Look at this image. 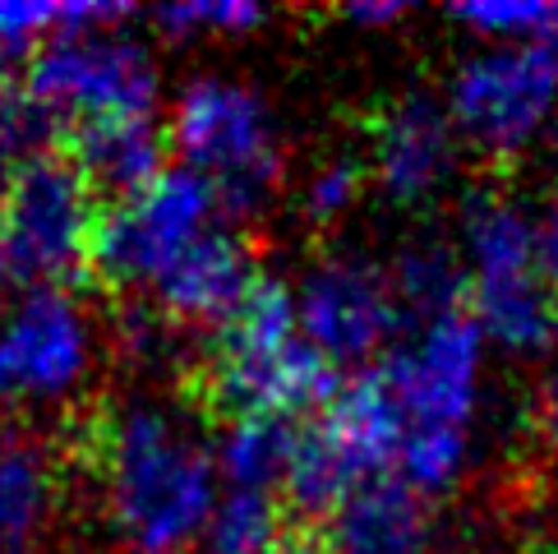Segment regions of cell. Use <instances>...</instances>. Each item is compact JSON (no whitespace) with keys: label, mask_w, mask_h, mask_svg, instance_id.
<instances>
[{"label":"cell","mask_w":558,"mask_h":554,"mask_svg":"<svg viewBox=\"0 0 558 554\" xmlns=\"http://www.w3.org/2000/svg\"><path fill=\"white\" fill-rule=\"evenodd\" d=\"M295 320L337 374L374 370L407 333L388 264L361 250H324L295 273Z\"/></svg>","instance_id":"cell-10"},{"label":"cell","mask_w":558,"mask_h":554,"mask_svg":"<svg viewBox=\"0 0 558 554\" xmlns=\"http://www.w3.org/2000/svg\"><path fill=\"white\" fill-rule=\"evenodd\" d=\"M535 47H541V51L549 56V65H554V74H558V10H554V24L545 28V37H541ZM554 148H558V130H554Z\"/></svg>","instance_id":"cell-28"},{"label":"cell","mask_w":558,"mask_h":554,"mask_svg":"<svg viewBox=\"0 0 558 554\" xmlns=\"http://www.w3.org/2000/svg\"><path fill=\"white\" fill-rule=\"evenodd\" d=\"M93 185L74 157L47 153L0 190V245L19 287L61 282L84 260H93L97 204Z\"/></svg>","instance_id":"cell-11"},{"label":"cell","mask_w":558,"mask_h":554,"mask_svg":"<svg viewBox=\"0 0 558 554\" xmlns=\"http://www.w3.org/2000/svg\"><path fill=\"white\" fill-rule=\"evenodd\" d=\"M222 222H231L222 194L204 176L171 167L162 181L116 200L97 217L88 264L121 291H157V282Z\"/></svg>","instance_id":"cell-9"},{"label":"cell","mask_w":558,"mask_h":554,"mask_svg":"<svg viewBox=\"0 0 558 554\" xmlns=\"http://www.w3.org/2000/svg\"><path fill=\"white\" fill-rule=\"evenodd\" d=\"M125 5H93V0H0V61H33L56 37L125 24Z\"/></svg>","instance_id":"cell-19"},{"label":"cell","mask_w":558,"mask_h":554,"mask_svg":"<svg viewBox=\"0 0 558 554\" xmlns=\"http://www.w3.org/2000/svg\"><path fill=\"white\" fill-rule=\"evenodd\" d=\"M444 107L471 157L522 162L554 144L558 74L541 47H475L448 74Z\"/></svg>","instance_id":"cell-8"},{"label":"cell","mask_w":558,"mask_h":554,"mask_svg":"<svg viewBox=\"0 0 558 554\" xmlns=\"http://www.w3.org/2000/svg\"><path fill=\"white\" fill-rule=\"evenodd\" d=\"M51 116L28 97V88L0 84V190L24 167L43 162L51 144Z\"/></svg>","instance_id":"cell-23"},{"label":"cell","mask_w":558,"mask_h":554,"mask_svg":"<svg viewBox=\"0 0 558 554\" xmlns=\"http://www.w3.org/2000/svg\"><path fill=\"white\" fill-rule=\"evenodd\" d=\"M264 24H268V10L250 5V0H175V5L153 10L157 37H167L175 47L235 43V37H250Z\"/></svg>","instance_id":"cell-21"},{"label":"cell","mask_w":558,"mask_h":554,"mask_svg":"<svg viewBox=\"0 0 558 554\" xmlns=\"http://www.w3.org/2000/svg\"><path fill=\"white\" fill-rule=\"evenodd\" d=\"M324 554H444V527L434 504L402 481L378 477L324 522Z\"/></svg>","instance_id":"cell-14"},{"label":"cell","mask_w":558,"mask_h":554,"mask_svg":"<svg viewBox=\"0 0 558 554\" xmlns=\"http://www.w3.org/2000/svg\"><path fill=\"white\" fill-rule=\"evenodd\" d=\"M535 241H541V264L549 273V282L558 287V181L535 204Z\"/></svg>","instance_id":"cell-26"},{"label":"cell","mask_w":558,"mask_h":554,"mask_svg":"<svg viewBox=\"0 0 558 554\" xmlns=\"http://www.w3.org/2000/svg\"><path fill=\"white\" fill-rule=\"evenodd\" d=\"M93 494L116 554H198L222 499L213 439L157 393L116 398L93 430Z\"/></svg>","instance_id":"cell-1"},{"label":"cell","mask_w":558,"mask_h":554,"mask_svg":"<svg viewBox=\"0 0 558 554\" xmlns=\"http://www.w3.org/2000/svg\"><path fill=\"white\" fill-rule=\"evenodd\" d=\"M268 273L258 268V254L245 241V231L235 222H222L157 282L153 301H157V314H167L171 324L217 333L250 301V291Z\"/></svg>","instance_id":"cell-13"},{"label":"cell","mask_w":558,"mask_h":554,"mask_svg":"<svg viewBox=\"0 0 558 554\" xmlns=\"http://www.w3.org/2000/svg\"><path fill=\"white\" fill-rule=\"evenodd\" d=\"M558 0H466L452 5L448 19L475 47H535L554 24Z\"/></svg>","instance_id":"cell-22"},{"label":"cell","mask_w":558,"mask_h":554,"mask_svg":"<svg viewBox=\"0 0 558 554\" xmlns=\"http://www.w3.org/2000/svg\"><path fill=\"white\" fill-rule=\"evenodd\" d=\"M5 287H19V282H14V268L5 260V245H0V291H5Z\"/></svg>","instance_id":"cell-29"},{"label":"cell","mask_w":558,"mask_h":554,"mask_svg":"<svg viewBox=\"0 0 558 554\" xmlns=\"http://www.w3.org/2000/svg\"><path fill=\"white\" fill-rule=\"evenodd\" d=\"M65 518V467L37 434H0V554H47Z\"/></svg>","instance_id":"cell-15"},{"label":"cell","mask_w":558,"mask_h":554,"mask_svg":"<svg viewBox=\"0 0 558 554\" xmlns=\"http://www.w3.org/2000/svg\"><path fill=\"white\" fill-rule=\"evenodd\" d=\"M489 356L494 347L462 310L407 328L374 365L402 421L392 481L429 504L462 490L475 467V425L485 416Z\"/></svg>","instance_id":"cell-2"},{"label":"cell","mask_w":558,"mask_h":554,"mask_svg":"<svg viewBox=\"0 0 558 554\" xmlns=\"http://www.w3.org/2000/svg\"><path fill=\"white\" fill-rule=\"evenodd\" d=\"M167 138L181 167L222 194L231 222L258 217L282 190L287 138L264 93L235 74H190L171 93Z\"/></svg>","instance_id":"cell-4"},{"label":"cell","mask_w":558,"mask_h":554,"mask_svg":"<svg viewBox=\"0 0 558 554\" xmlns=\"http://www.w3.org/2000/svg\"><path fill=\"white\" fill-rule=\"evenodd\" d=\"M411 10L407 5H397V0H361V5H347L342 19L355 28H392V24H402Z\"/></svg>","instance_id":"cell-27"},{"label":"cell","mask_w":558,"mask_h":554,"mask_svg":"<svg viewBox=\"0 0 558 554\" xmlns=\"http://www.w3.org/2000/svg\"><path fill=\"white\" fill-rule=\"evenodd\" d=\"M295 439H301V425L282 421V416H231L213 439V462L217 477H222V490L282 494Z\"/></svg>","instance_id":"cell-17"},{"label":"cell","mask_w":558,"mask_h":554,"mask_svg":"<svg viewBox=\"0 0 558 554\" xmlns=\"http://www.w3.org/2000/svg\"><path fill=\"white\" fill-rule=\"evenodd\" d=\"M291 527L277 494L222 490L198 554H287Z\"/></svg>","instance_id":"cell-20"},{"label":"cell","mask_w":558,"mask_h":554,"mask_svg":"<svg viewBox=\"0 0 558 554\" xmlns=\"http://www.w3.org/2000/svg\"><path fill=\"white\" fill-rule=\"evenodd\" d=\"M24 88L51 125H107L157 121L162 107V65L144 37L111 28H84L56 37L28 61Z\"/></svg>","instance_id":"cell-7"},{"label":"cell","mask_w":558,"mask_h":554,"mask_svg":"<svg viewBox=\"0 0 558 554\" xmlns=\"http://www.w3.org/2000/svg\"><path fill=\"white\" fill-rule=\"evenodd\" d=\"M535 434H541L549 462L558 467V356H549L541 388H535Z\"/></svg>","instance_id":"cell-25"},{"label":"cell","mask_w":558,"mask_h":554,"mask_svg":"<svg viewBox=\"0 0 558 554\" xmlns=\"http://www.w3.org/2000/svg\"><path fill=\"white\" fill-rule=\"evenodd\" d=\"M208 388L231 416H305L324 411L347 374H337L318 356L301 320L295 291L282 277H264L250 301L213 333L208 351Z\"/></svg>","instance_id":"cell-5"},{"label":"cell","mask_w":558,"mask_h":554,"mask_svg":"<svg viewBox=\"0 0 558 554\" xmlns=\"http://www.w3.org/2000/svg\"><path fill=\"white\" fill-rule=\"evenodd\" d=\"M466 144L457 134L444 97L402 93L369 125V185L392 208H429L452 190Z\"/></svg>","instance_id":"cell-12"},{"label":"cell","mask_w":558,"mask_h":554,"mask_svg":"<svg viewBox=\"0 0 558 554\" xmlns=\"http://www.w3.org/2000/svg\"><path fill=\"white\" fill-rule=\"evenodd\" d=\"M369 185L365 162L355 157H328L301 181V217L310 227H337L342 217L355 213L361 194Z\"/></svg>","instance_id":"cell-24"},{"label":"cell","mask_w":558,"mask_h":554,"mask_svg":"<svg viewBox=\"0 0 558 554\" xmlns=\"http://www.w3.org/2000/svg\"><path fill=\"white\" fill-rule=\"evenodd\" d=\"M102 365V324L65 282L19 287L0 301V407L47 416L74 407Z\"/></svg>","instance_id":"cell-6"},{"label":"cell","mask_w":558,"mask_h":554,"mask_svg":"<svg viewBox=\"0 0 558 554\" xmlns=\"http://www.w3.org/2000/svg\"><path fill=\"white\" fill-rule=\"evenodd\" d=\"M167 148L171 138L157 121H107L74 134V167L97 194L130 200L171 171Z\"/></svg>","instance_id":"cell-16"},{"label":"cell","mask_w":558,"mask_h":554,"mask_svg":"<svg viewBox=\"0 0 558 554\" xmlns=\"http://www.w3.org/2000/svg\"><path fill=\"white\" fill-rule=\"evenodd\" d=\"M388 277H392L407 328L466 310V268H462V254H457V241H448V236H434V231L411 236L388 264Z\"/></svg>","instance_id":"cell-18"},{"label":"cell","mask_w":558,"mask_h":554,"mask_svg":"<svg viewBox=\"0 0 558 554\" xmlns=\"http://www.w3.org/2000/svg\"><path fill=\"white\" fill-rule=\"evenodd\" d=\"M457 254L466 268V314L504 356H549L558 342V287L541 264L535 208L508 190H471L457 208Z\"/></svg>","instance_id":"cell-3"}]
</instances>
